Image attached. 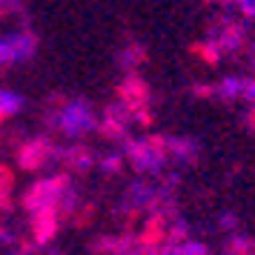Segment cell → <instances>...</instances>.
I'll use <instances>...</instances> for the list:
<instances>
[{
    "instance_id": "obj_3",
    "label": "cell",
    "mask_w": 255,
    "mask_h": 255,
    "mask_svg": "<svg viewBox=\"0 0 255 255\" xmlns=\"http://www.w3.org/2000/svg\"><path fill=\"white\" fill-rule=\"evenodd\" d=\"M23 109V98L12 89H0V118H9V115H17Z\"/></svg>"
},
{
    "instance_id": "obj_2",
    "label": "cell",
    "mask_w": 255,
    "mask_h": 255,
    "mask_svg": "<svg viewBox=\"0 0 255 255\" xmlns=\"http://www.w3.org/2000/svg\"><path fill=\"white\" fill-rule=\"evenodd\" d=\"M92 127V115H89V106L83 104H69L60 112V129L66 135H81Z\"/></svg>"
},
{
    "instance_id": "obj_1",
    "label": "cell",
    "mask_w": 255,
    "mask_h": 255,
    "mask_svg": "<svg viewBox=\"0 0 255 255\" xmlns=\"http://www.w3.org/2000/svg\"><path fill=\"white\" fill-rule=\"evenodd\" d=\"M32 55V37L29 35H6L0 37V66L17 63Z\"/></svg>"
}]
</instances>
